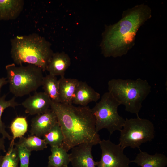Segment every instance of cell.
Returning a JSON list of instances; mask_svg holds the SVG:
<instances>
[{"label": "cell", "mask_w": 167, "mask_h": 167, "mask_svg": "<svg viewBox=\"0 0 167 167\" xmlns=\"http://www.w3.org/2000/svg\"><path fill=\"white\" fill-rule=\"evenodd\" d=\"M51 100L44 92H37L22 102L25 112L31 115L43 113L50 108Z\"/></svg>", "instance_id": "11"}, {"label": "cell", "mask_w": 167, "mask_h": 167, "mask_svg": "<svg viewBox=\"0 0 167 167\" xmlns=\"http://www.w3.org/2000/svg\"><path fill=\"white\" fill-rule=\"evenodd\" d=\"M99 144L102 153L97 167H130L131 161L119 144H114L109 139L101 140Z\"/></svg>", "instance_id": "8"}, {"label": "cell", "mask_w": 167, "mask_h": 167, "mask_svg": "<svg viewBox=\"0 0 167 167\" xmlns=\"http://www.w3.org/2000/svg\"><path fill=\"white\" fill-rule=\"evenodd\" d=\"M108 89L125 110L135 113L137 117L143 102L151 92V86L146 80L112 79L108 83Z\"/></svg>", "instance_id": "4"}, {"label": "cell", "mask_w": 167, "mask_h": 167, "mask_svg": "<svg viewBox=\"0 0 167 167\" xmlns=\"http://www.w3.org/2000/svg\"><path fill=\"white\" fill-rule=\"evenodd\" d=\"M63 167H68V166H64Z\"/></svg>", "instance_id": "28"}, {"label": "cell", "mask_w": 167, "mask_h": 167, "mask_svg": "<svg viewBox=\"0 0 167 167\" xmlns=\"http://www.w3.org/2000/svg\"><path fill=\"white\" fill-rule=\"evenodd\" d=\"M50 109L57 116L64 137L62 146L67 152L82 143H99L101 140L96 130L95 118L89 106L51 101Z\"/></svg>", "instance_id": "1"}, {"label": "cell", "mask_w": 167, "mask_h": 167, "mask_svg": "<svg viewBox=\"0 0 167 167\" xmlns=\"http://www.w3.org/2000/svg\"><path fill=\"white\" fill-rule=\"evenodd\" d=\"M140 152L135 159L131 161V162L136 163L141 167H165L167 165V158L165 155L156 153L150 155L139 149Z\"/></svg>", "instance_id": "16"}, {"label": "cell", "mask_w": 167, "mask_h": 167, "mask_svg": "<svg viewBox=\"0 0 167 167\" xmlns=\"http://www.w3.org/2000/svg\"><path fill=\"white\" fill-rule=\"evenodd\" d=\"M10 54L14 63H28L36 66L43 71L54 53L51 44L44 37L33 33L17 36L11 40Z\"/></svg>", "instance_id": "3"}, {"label": "cell", "mask_w": 167, "mask_h": 167, "mask_svg": "<svg viewBox=\"0 0 167 167\" xmlns=\"http://www.w3.org/2000/svg\"><path fill=\"white\" fill-rule=\"evenodd\" d=\"M151 17V9L145 4L123 11L121 19L106 26L102 33L100 46L104 56L116 58L126 54L134 45L139 28Z\"/></svg>", "instance_id": "2"}, {"label": "cell", "mask_w": 167, "mask_h": 167, "mask_svg": "<svg viewBox=\"0 0 167 167\" xmlns=\"http://www.w3.org/2000/svg\"><path fill=\"white\" fill-rule=\"evenodd\" d=\"M15 140H11L7 151L4 156L0 167H19V161Z\"/></svg>", "instance_id": "22"}, {"label": "cell", "mask_w": 167, "mask_h": 167, "mask_svg": "<svg viewBox=\"0 0 167 167\" xmlns=\"http://www.w3.org/2000/svg\"><path fill=\"white\" fill-rule=\"evenodd\" d=\"M8 83V81L7 78H0V92L1 88L4 85Z\"/></svg>", "instance_id": "26"}, {"label": "cell", "mask_w": 167, "mask_h": 167, "mask_svg": "<svg viewBox=\"0 0 167 167\" xmlns=\"http://www.w3.org/2000/svg\"><path fill=\"white\" fill-rule=\"evenodd\" d=\"M94 146L89 143H82L73 148L69 154L70 162L73 167H95L97 162L94 160L92 148Z\"/></svg>", "instance_id": "9"}, {"label": "cell", "mask_w": 167, "mask_h": 167, "mask_svg": "<svg viewBox=\"0 0 167 167\" xmlns=\"http://www.w3.org/2000/svg\"><path fill=\"white\" fill-rule=\"evenodd\" d=\"M47 167H63L70 162L69 154L62 146H52Z\"/></svg>", "instance_id": "17"}, {"label": "cell", "mask_w": 167, "mask_h": 167, "mask_svg": "<svg viewBox=\"0 0 167 167\" xmlns=\"http://www.w3.org/2000/svg\"><path fill=\"white\" fill-rule=\"evenodd\" d=\"M57 122V116L50 108L43 113L36 115L31 121L29 131L31 135L41 138Z\"/></svg>", "instance_id": "10"}, {"label": "cell", "mask_w": 167, "mask_h": 167, "mask_svg": "<svg viewBox=\"0 0 167 167\" xmlns=\"http://www.w3.org/2000/svg\"><path fill=\"white\" fill-rule=\"evenodd\" d=\"M120 105L109 92L103 95L100 101L91 109L97 132L105 128L111 134L116 130L122 129L125 119L118 114V109Z\"/></svg>", "instance_id": "6"}, {"label": "cell", "mask_w": 167, "mask_h": 167, "mask_svg": "<svg viewBox=\"0 0 167 167\" xmlns=\"http://www.w3.org/2000/svg\"><path fill=\"white\" fill-rule=\"evenodd\" d=\"M100 98L99 93L85 82L79 81L72 104L86 106L91 102H96Z\"/></svg>", "instance_id": "13"}, {"label": "cell", "mask_w": 167, "mask_h": 167, "mask_svg": "<svg viewBox=\"0 0 167 167\" xmlns=\"http://www.w3.org/2000/svg\"><path fill=\"white\" fill-rule=\"evenodd\" d=\"M44 92L52 101L60 103L59 81L56 76L49 74L44 76L42 86Z\"/></svg>", "instance_id": "18"}, {"label": "cell", "mask_w": 167, "mask_h": 167, "mask_svg": "<svg viewBox=\"0 0 167 167\" xmlns=\"http://www.w3.org/2000/svg\"><path fill=\"white\" fill-rule=\"evenodd\" d=\"M24 5L22 0H0V21L16 19L22 11Z\"/></svg>", "instance_id": "15"}, {"label": "cell", "mask_w": 167, "mask_h": 167, "mask_svg": "<svg viewBox=\"0 0 167 167\" xmlns=\"http://www.w3.org/2000/svg\"><path fill=\"white\" fill-rule=\"evenodd\" d=\"M5 139L2 137H0V152L3 151L4 152H6L5 145Z\"/></svg>", "instance_id": "25"}, {"label": "cell", "mask_w": 167, "mask_h": 167, "mask_svg": "<svg viewBox=\"0 0 167 167\" xmlns=\"http://www.w3.org/2000/svg\"><path fill=\"white\" fill-rule=\"evenodd\" d=\"M9 89L15 97H21L36 91L42 86L43 70L32 65L18 66L15 63L6 66Z\"/></svg>", "instance_id": "5"}, {"label": "cell", "mask_w": 167, "mask_h": 167, "mask_svg": "<svg viewBox=\"0 0 167 167\" xmlns=\"http://www.w3.org/2000/svg\"><path fill=\"white\" fill-rule=\"evenodd\" d=\"M28 124L25 117L18 116L11 122L10 129L12 135L11 140H15L17 138H20L26 132Z\"/></svg>", "instance_id": "23"}, {"label": "cell", "mask_w": 167, "mask_h": 167, "mask_svg": "<svg viewBox=\"0 0 167 167\" xmlns=\"http://www.w3.org/2000/svg\"><path fill=\"white\" fill-rule=\"evenodd\" d=\"M19 143L21 144L30 151L43 150L47 147L43 139L35 135H30L27 137L19 138Z\"/></svg>", "instance_id": "21"}, {"label": "cell", "mask_w": 167, "mask_h": 167, "mask_svg": "<svg viewBox=\"0 0 167 167\" xmlns=\"http://www.w3.org/2000/svg\"><path fill=\"white\" fill-rule=\"evenodd\" d=\"M59 81L60 103L72 104L79 81L63 76L61 77Z\"/></svg>", "instance_id": "14"}, {"label": "cell", "mask_w": 167, "mask_h": 167, "mask_svg": "<svg viewBox=\"0 0 167 167\" xmlns=\"http://www.w3.org/2000/svg\"><path fill=\"white\" fill-rule=\"evenodd\" d=\"M120 131V146L140 149L143 143L151 141L154 137V126L149 120L140 118H126Z\"/></svg>", "instance_id": "7"}, {"label": "cell", "mask_w": 167, "mask_h": 167, "mask_svg": "<svg viewBox=\"0 0 167 167\" xmlns=\"http://www.w3.org/2000/svg\"><path fill=\"white\" fill-rule=\"evenodd\" d=\"M70 64L71 59L67 54L63 52L54 53L47 65L46 70L52 75L63 77Z\"/></svg>", "instance_id": "12"}, {"label": "cell", "mask_w": 167, "mask_h": 167, "mask_svg": "<svg viewBox=\"0 0 167 167\" xmlns=\"http://www.w3.org/2000/svg\"><path fill=\"white\" fill-rule=\"evenodd\" d=\"M15 144L18 150L20 163V167H29L31 151L18 142L15 143Z\"/></svg>", "instance_id": "24"}, {"label": "cell", "mask_w": 167, "mask_h": 167, "mask_svg": "<svg viewBox=\"0 0 167 167\" xmlns=\"http://www.w3.org/2000/svg\"><path fill=\"white\" fill-rule=\"evenodd\" d=\"M6 95L4 94L0 98V134L2 137L5 139H7L10 140L12 137L6 131V126L2 121V116L4 110L7 108L9 107L15 108L19 105V104L15 101V97H14L11 99L6 100Z\"/></svg>", "instance_id": "20"}, {"label": "cell", "mask_w": 167, "mask_h": 167, "mask_svg": "<svg viewBox=\"0 0 167 167\" xmlns=\"http://www.w3.org/2000/svg\"><path fill=\"white\" fill-rule=\"evenodd\" d=\"M3 156H0V167H1L2 164Z\"/></svg>", "instance_id": "27"}, {"label": "cell", "mask_w": 167, "mask_h": 167, "mask_svg": "<svg viewBox=\"0 0 167 167\" xmlns=\"http://www.w3.org/2000/svg\"><path fill=\"white\" fill-rule=\"evenodd\" d=\"M47 145L52 146H62L64 139V135L58 122L56 123L43 136Z\"/></svg>", "instance_id": "19"}]
</instances>
